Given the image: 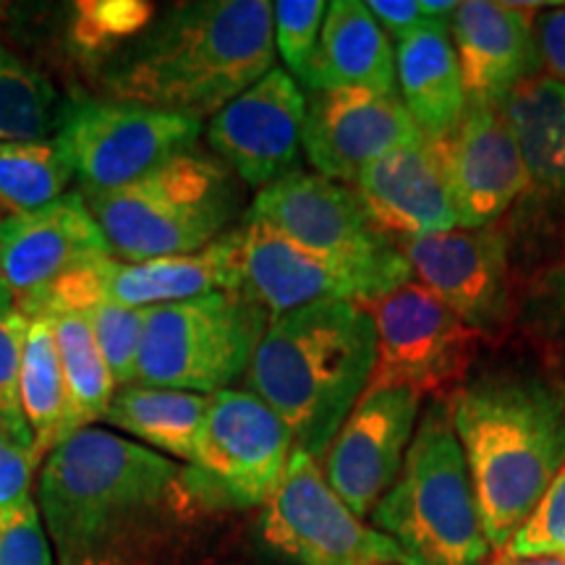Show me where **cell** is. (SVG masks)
<instances>
[{
	"label": "cell",
	"mask_w": 565,
	"mask_h": 565,
	"mask_svg": "<svg viewBox=\"0 0 565 565\" xmlns=\"http://www.w3.org/2000/svg\"><path fill=\"white\" fill-rule=\"evenodd\" d=\"M366 9L372 11V17L377 19L385 34L391 32L395 40H401L406 32H412L414 26H419L424 21L416 0H370Z\"/></svg>",
	"instance_id": "40"
},
{
	"label": "cell",
	"mask_w": 565,
	"mask_h": 565,
	"mask_svg": "<svg viewBox=\"0 0 565 565\" xmlns=\"http://www.w3.org/2000/svg\"><path fill=\"white\" fill-rule=\"evenodd\" d=\"M291 454L294 437L265 401L231 387L210 395L192 466L231 508L263 505Z\"/></svg>",
	"instance_id": "14"
},
{
	"label": "cell",
	"mask_w": 565,
	"mask_h": 565,
	"mask_svg": "<svg viewBox=\"0 0 565 565\" xmlns=\"http://www.w3.org/2000/svg\"><path fill=\"white\" fill-rule=\"evenodd\" d=\"M26 322L30 320L21 312L17 296L0 280V433L32 443V433L26 427L19 401V366Z\"/></svg>",
	"instance_id": "33"
},
{
	"label": "cell",
	"mask_w": 565,
	"mask_h": 565,
	"mask_svg": "<svg viewBox=\"0 0 565 565\" xmlns=\"http://www.w3.org/2000/svg\"><path fill=\"white\" fill-rule=\"evenodd\" d=\"M38 503L0 521V565H55Z\"/></svg>",
	"instance_id": "37"
},
{
	"label": "cell",
	"mask_w": 565,
	"mask_h": 565,
	"mask_svg": "<svg viewBox=\"0 0 565 565\" xmlns=\"http://www.w3.org/2000/svg\"><path fill=\"white\" fill-rule=\"evenodd\" d=\"M419 286L461 317L484 343H503L515 322V267L505 225L448 231L395 244Z\"/></svg>",
	"instance_id": "11"
},
{
	"label": "cell",
	"mask_w": 565,
	"mask_h": 565,
	"mask_svg": "<svg viewBox=\"0 0 565 565\" xmlns=\"http://www.w3.org/2000/svg\"><path fill=\"white\" fill-rule=\"evenodd\" d=\"M257 217L303 249L341 259H374L398 249L374 228L353 186L320 173L294 171L254 200Z\"/></svg>",
	"instance_id": "19"
},
{
	"label": "cell",
	"mask_w": 565,
	"mask_h": 565,
	"mask_svg": "<svg viewBox=\"0 0 565 565\" xmlns=\"http://www.w3.org/2000/svg\"><path fill=\"white\" fill-rule=\"evenodd\" d=\"M445 398L498 555L565 463V383L540 362H494Z\"/></svg>",
	"instance_id": "2"
},
{
	"label": "cell",
	"mask_w": 565,
	"mask_h": 565,
	"mask_svg": "<svg viewBox=\"0 0 565 565\" xmlns=\"http://www.w3.org/2000/svg\"><path fill=\"white\" fill-rule=\"evenodd\" d=\"M427 141L440 162L458 228H487L511 215L526 192V171L500 105L466 103L456 129Z\"/></svg>",
	"instance_id": "15"
},
{
	"label": "cell",
	"mask_w": 565,
	"mask_h": 565,
	"mask_svg": "<svg viewBox=\"0 0 565 565\" xmlns=\"http://www.w3.org/2000/svg\"><path fill=\"white\" fill-rule=\"evenodd\" d=\"M51 322L66 380L71 422L79 433L105 419L118 385L95 341L87 315L61 312L51 315Z\"/></svg>",
	"instance_id": "30"
},
{
	"label": "cell",
	"mask_w": 565,
	"mask_h": 565,
	"mask_svg": "<svg viewBox=\"0 0 565 565\" xmlns=\"http://www.w3.org/2000/svg\"><path fill=\"white\" fill-rule=\"evenodd\" d=\"M503 116L526 171V192L503 225L513 267L521 257L536 265L565 236V84L553 76L521 82L505 97Z\"/></svg>",
	"instance_id": "13"
},
{
	"label": "cell",
	"mask_w": 565,
	"mask_h": 565,
	"mask_svg": "<svg viewBox=\"0 0 565 565\" xmlns=\"http://www.w3.org/2000/svg\"><path fill=\"white\" fill-rule=\"evenodd\" d=\"M34 445L0 433V521L32 503V482L38 471Z\"/></svg>",
	"instance_id": "38"
},
{
	"label": "cell",
	"mask_w": 565,
	"mask_h": 565,
	"mask_svg": "<svg viewBox=\"0 0 565 565\" xmlns=\"http://www.w3.org/2000/svg\"><path fill=\"white\" fill-rule=\"evenodd\" d=\"M422 139L398 95L324 89L307 97L301 147L315 171L333 181L351 186L374 160Z\"/></svg>",
	"instance_id": "18"
},
{
	"label": "cell",
	"mask_w": 565,
	"mask_h": 565,
	"mask_svg": "<svg viewBox=\"0 0 565 565\" xmlns=\"http://www.w3.org/2000/svg\"><path fill=\"white\" fill-rule=\"evenodd\" d=\"M207 404L210 395L202 393L134 383L116 391L103 422L154 454L192 466Z\"/></svg>",
	"instance_id": "26"
},
{
	"label": "cell",
	"mask_w": 565,
	"mask_h": 565,
	"mask_svg": "<svg viewBox=\"0 0 565 565\" xmlns=\"http://www.w3.org/2000/svg\"><path fill=\"white\" fill-rule=\"evenodd\" d=\"M307 89H372L398 95L395 47L366 3H328Z\"/></svg>",
	"instance_id": "24"
},
{
	"label": "cell",
	"mask_w": 565,
	"mask_h": 565,
	"mask_svg": "<svg viewBox=\"0 0 565 565\" xmlns=\"http://www.w3.org/2000/svg\"><path fill=\"white\" fill-rule=\"evenodd\" d=\"M395 84L424 139H440L456 129L466 92L448 26L424 19L395 40Z\"/></svg>",
	"instance_id": "25"
},
{
	"label": "cell",
	"mask_w": 565,
	"mask_h": 565,
	"mask_svg": "<svg viewBox=\"0 0 565 565\" xmlns=\"http://www.w3.org/2000/svg\"><path fill=\"white\" fill-rule=\"evenodd\" d=\"M55 565H215L231 508L194 466L87 427L42 461Z\"/></svg>",
	"instance_id": "1"
},
{
	"label": "cell",
	"mask_w": 565,
	"mask_h": 565,
	"mask_svg": "<svg viewBox=\"0 0 565 565\" xmlns=\"http://www.w3.org/2000/svg\"><path fill=\"white\" fill-rule=\"evenodd\" d=\"M200 134L202 121L179 113L100 100L74 105L55 139L84 192H110L194 150Z\"/></svg>",
	"instance_id": "12"
},
{
	"label": "cell",
	"mask_w": 565,
	"mask_h": 565,
	"mask_svg": "<svg viewBox=\"0 0 565 565\" xmlns=\"http://www.w3.org/2000/svg\"><path fill=\"white\" fill-rule=\"evenodd\" d=\"M82 315H87L92 333H95V341L100 345L116 385L126 387L137 383V364L147 309H129L110 301H100Z\"/></svg>",
	"instance_id": "35"
},
{
	"label": "cell",
	"mask_w": 565,
	"mask_h": 565,
	"mask_svg": "<svg viewBox=\"0 0 565 565\" xmlns=\"http://www.w3.org/2000/svg\"><path fill=\"white\" fill-rule=\"evenodd\" d=\"M422 395L406 387H366L324 454L322 475L356 519L395 484L416 433Z\"/></svg>",
	"instance_id": "16"
},
{
	"label": "cell",
	"mask_w": 565,
	"mask_h": 565,
	"mask_svg": "<svg viewBox=\"0 0 565 565\" xmlns=\"http://www.w3.org/2000/svg\"><path fill=\"white\" fill-rule=\"evenodd\" d=\"M351 186L374 228L393 244L458 228L440 162L427 139L383 154Z\"/></svg>",
	"instance_id": "22"
},
{
	"label": "cell",
	"mask_w": 565,
	"mask_h": 565,
	"mask_svg": "<svg viewBox=\"0 0 565 565\" xmlns=\"http://www.w3.org/2000/svg\"><path fill=\"white\" fill-rule=\"evenodd\" d=\"M244 291L275 317L320 301H372L414 280L401 249L374 259H341L317 254L246 215L242 225Z\"/></svg>",
	"instance_id": "8"
},
{
	"label": "cell",
	"mask_w": 565,
	"mask_h": 565,
	"mask_svg": "<svg viewBox=\"0 0 565 565\" xmlns=\"http://www.w3.org/2000/svg\"><path fill=\"white\" fill-rule=\"evenodd\" d=\"M103 301L129 309H154L200 296L244 291L242 228L223 233L200 252L124 263L105 257L97 263Z\"/></svg>",
	"instance_id": "23"
},
{
	"label": "cell",
	"mask_w": 565,
	"mask_h": 565,
	"mask_svg": "<svg viewBox=\"0 0 565 565\" xmlns=\"http://www.w3.org/2000/svg\"><path fill=\"white\" fill-rule=\"evenodd\" d=\"M259 534L296 565H406L395 542L356 519L303 450H294L263 503Z\"/></svg>",
	"instance_id": "9"
},
{
	"label": "cell",
	"mask_w": 565,
	"mask_h": 565,
	"mask_svg": "<svg viewBox=\"0 0 565 565\" xmlns=\"http://www.w3.org/2000/svg\"><path fill=\"white\" fill-rule=\"evenodd\" d=\"M307 95L275 66L210 118L207 141L238 179L263 192L299 171Z\"/></svg>",
	"instance_id": "17"
},
{
	"label": "cell",
	"mask_w": 565,
	"mask_h": 565,
	"mask_svg": "<svg viewBox=\"0 0 565 565\" xmlns=\"http://www.w3.org/2000/svg\"><path fill=\"white\" fill-rule=\"evenodd\" d=\"M26 320L30 322H26L24 349H21L19 401L32 433L34 456L38 461H45L61 443L76 435V429L71 422L68 391L51 317L34 315Z\"/></svg>",
	"instance_id": "27"
},
{
	"label": "cell",
	"mask_w": 565,
	"mask_h": 565,
	"mask_svg": "<svg viewBox=\"0 0 565 565\" xmlns=\"http://www.w3.org/2000/svg\"><path fill=\"white\" fill-rule=\"evenodd\" d=\"M526 557H561L565 561V463L536 503L534 513L511 536V542L498 555H492L490 565H511L515 561H526Z\"/></svg>",
	"instance_id": "34"
},
{
	"label": "cell",
	"mask_w": 565,
	"mask_h": 565,
	"mask_svg": "<svg viewBox=\"0 0 565 565\" xmlns=\"http://www.w3.org/2000/svg\"><path fill=\"white\" fill-rule=\"evenodd\" d=\"M103 257H113V252L82 192L0 221V280L17 301Z\"/></svg>",
	"instance_id": "20"
},
{
	"label": "cell",
	"mask_w": 565,
	"mask_h": 565,
	"mask_svg": "<svg viewBox=\"0 0 565 565\" xmlns=\"http://www.w3.org/2000/svg\"><path fill=\"white\" fill-rule=\"evenodd\" d=\"M534 40L542 66L565 84V6L534 13Z\"/></svg>",
	"instance_id": "39"
},
{
	"label": "cell",
	"mask_w": 565,
	"mask_h": 565,
	"mask_svg": "<svg viewBox=\"0 0 565 565\" xmlns=\"http://www.w3.org/2000/svg\"><path fill=\"white\" fill-rule=\"evenodd\" d=\"M58 139L0 141V204L11 212H34L61 200L74 181Z\"/></svg>",
	"instance_id": "31"
},
{
	"label": "cell",
	"mask_w": 565,
	"mask_h": 565,
	"mask_svg": "<svg viewBox=\"0 0 565 565\" xmlns=\"http://www.w3.org/2000/svg\"><path fill=\"white\" fill-rule=\"evenodd\" d=\"M370 519L406 565H490L492 547L448 398L424 408L401 475Z\"/></svg>",
	"instance_id": "5"
},
{
	"label": "cell",
	"mask_w": 565,
	"mask_h": 565,
	"mask_svg": "<svg viewBox=\"0 0 565 565\" xmlns=\"http://www.w3.org/2000/svg\"><path fill=\"white\" fill-rule=\"evenodd\" d=\"M377 359L370 309L320 301L275 317L246 370L249 393L280 416L294 450L320 456L366 393Z\"/></svg>",
	"instance_id": "4"
},
{
	"label": "cell",
	"mask_w": 565,
	"mask_h": 565,
	"mask_svg": "<svg viewBox=\"0 0 565 565\" xmlns=\"http://www.w3.org/2000/svg\"><path fill=\"white\" fill-rule=\"evenodd\" d=\"M113 257L145 263L200 252L228 233L238 189L223 160L196 150L110 192H84Z\"/></svg>",
	"instance_id": "6"
},
{
	"label": "cell",
	"mask_w": 565,
	"mask_h": 565,
	"mask_svg": "<svg viewBox=\"0 0 565 565\" xmlns=\"http://www.w3.org/2000/svg\"><path fill=\"white\" fill-rule=\"evenodd\" d=\"M158 6L150 0H79L71 6L68 42L92 68L121 53L150 30Z\"/></svg>",
	"instance_id": "32"
},
{
	"label": "cell",
	"mask_w": 565,
	"mask_h": 565,
	"mask_svg": "<svg viewBox=\"0 0 565 565\" xmlns=\"http://www.w3.org/2000/svg\"><path fill=\"white\" fill-rule=\"evenodd\" d=\"M270 315L246 291L147 309L137 383L212 395L249 370Z\"/></svg>",
	"instance_id": "7"
},
{
	"label": "cell",
	"mask_w": 565,
	"mask_h": 565,
	"mask_svg": "<svg viewBox=\"0 0 565 565\" xmlns=\"http://www.w3.org/2000/svg\"><path fill=\"white\" fill-rule=\"evenodd\" d=\"M71 108L51 76L0 45V141L55 139Z\"/></svg>",
	"instance_id": "29"
},
{
	"label": "cell",
	"mask_w": 565,
	"mask_h": 565,
	"mask_svg": "<svg viewBox=\"0 0 565 565\" xmlns=\"http://www.w3.org/2000/svg\"><path fill=\"white\" fill-rule=\"evenodd\" d=\"M540 6L466 0L450 17L466 103H490L503 108L505 97L521 82L536 76L540 51L534 40V11Z\"/></svg>",
	"instance_id": "21"
},
{
	"label": "cell",
	"mask_w": 565,
	"mask_h": 565,
	"mask_svg": "<svg viewBox=\"0 0 565 565\" xmlns=\"http://www.w3.org/2000/svg\"><path fill=\"white\" fill-rule=\"evenodd\" d=\"M536 362L565 383V236L515 288V322Z\"/></svg>",
	"instance_id": "28"
},
{
	"label": "cell",
	"mask_w": 565,
	"mask_h": 565,
	"mask_svg": "<svg viewBox=\"0 0 565 565\" xmlns=\"http://www.w3.org/2000/svg\"><path fill=\"white\" fill-rule=\"evenodd\" d=\"M273 68V3L196 0L158 13L137 42L97 66V76L105 100L202 121Z\"/></svg>",
	"instance_id": "3"
},
{
	"label": "cell",
	"mask_w": 565,
	"mask_h": 565,
	"mask_svg": "<svg viewBox=\"0 0 565 565\" xmlns=\"http://www.w3.org/2000/svg\"><path fill=\"white\" fill-rule=\"evenodd\" d=\"M511 565H565L561 557H526V561H515Z\"/></svg>",
	"instance_id": "41"
},
{
	"label": "cell",
	"mask_w": 565,
	"mask_h": 565,
	"mask_svg": "<svg viewBox=\"0 0 565 565\" xmlns=\"http://www.w3.org/2000/svg\"><path fill=\"white\" fill-rule=\"evenodd\" d=\"M366 309L377 338L370 387L445 398L475 370L484 341L419 282H406Z\"/></svg>",
	"instance_id": "10"
},
{
	"label": "cell",
	"mask_w": 565,
	"mask_h": 565,
	"mask_svg": "<svg viewBox=\"0 0 565 565\" xmlns=\"http://www.w3.org/2000/svg\"><path fill=\"white\" fill-rule=\"evenodd\" d=\"M328 3L322 0H278L273 3L275 45L294 79L307 87L309 71L320 45V32Z\"/></svg>",
	"instance_id": "36"
}]
</instances>
